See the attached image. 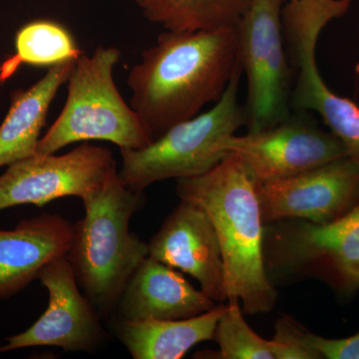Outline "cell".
Instances as JSON below:
<instances>
[{
    "label": "cell",
    "instance_id": "12",
    "mask_svg": "<svg viewBox=\"0 0 359 359\" xmlns=\"http://www.w3.org/2000/svg\"><path fill=\"white\" fill-rule=\"evenodd\" d=\"M37 280L48 292V308L32 327L8 337L0 354L28 347L92 351L100 346L105 339L100 314L80 289L67 257L45 266Z\"/></svg>",
    "mask_w": 359,
    "mask_h": 359
},
{
    "label": "cell",
    "instance_id": "14",
    "mask_svg": "<svg viewBox=\"0 0 359 359\" xmlns=\"http://www.w3.org/2000/svg\"><path fill=\"white\" fill-rule=\"evenodd\" d=\"M73 226L60 215L43 214L23 219L13 230H0V302L25 290L45 266L67 255Z\"/></svg>",
    "mask_w": 359,
    "mask_h": 359
},
{
    "label": "cell",
    "instance_id": "13",
    "mask_svg": "<svg viewBox=\"0 0 359 359\" xmlns=\"http://www.w3.org/2000/svg\"><path fill=\"white\" fill-rule=\"evenodd\" d=\"M148 257L195 278L212 301H228L216 231L200 207L182 201L148 244Z\"/></svg>",
    "mask_w": 359,
    "mask_h": 359
},
{
    "label": "cell",
    "instance_id": "3",
    "mask_svg": "<svg viewBox=\"0 0 359 359\" xmlns=\"http://www.w3.org/2000/svg\"><path fill=\"white\" fill-rule=\"evenodd\" d=\"M143 198V193L127 188L116 171L83 201L84 217L73 226L66 257L80 289L100 316L114 311L130 278L148 257V244L129 230Z\"/></svg>",
    "mask_w": 359,
    "mask_h": 359
},
{
    "label": "cell",
    "instance_id": "17",
    "mask_svg": "<svg viewBox=\"0 0 359 359\" xmlns=\"http://www.w3.org/2000/svg\"><path fill=\"white\" fill-rule=\"evenodd\" d=\"M226 306L184 320H125L117 318L115 334L134 359H179L200 342L214 339Z\"/></svg>",
    "mask_w": 359,
    "mask_h": 359
},
{
    "label": "cell",
    "instance_id": "9",
    "mask_svg": "<svg viewBox=\"0 0 359 359\" xmlns=\"http://www.w3.org/2000/svg\"><path fill=\"white\" fill-rule=\"evenodd\" d=\"M117 171L109 149L83 144L63 155L35 154L13 163L0 176V211L46 205L59 198L83 201Z\"/></svg>",
    "mask_w": 359,
    "mask_h": 359
},
{
    "label": "cell",
    "instance_id": "2",
    "mask_svg": "<svg viewBox=\"0 0 359 359\" xmlns=\"http://www.w3.org/2000/svg\"><path fill=\"white\" fill-rule=\"evenodd\" d=\"M181 201L200 207L211 219L223 257L229 299L249 316L271 311L276 290L264 257V223L252 180L240 156L229 153L207 173L177 181Z\"/></svg>",
    "mask_w": 359,
    "mask_h": 359
},
{
    "label": "cell",
    "instance_id": "20",
    "mask_svg": "<svg viewBox=\"0 0 359 359\" xmlns=\"http://www.w3.org/2000/svg\"><path fill=\"white\" fill-rule=\"evenodd\" d=\"M212 339L216 340L219 349L216 353H207L205 358L278 359L276 342L263 339L248 325L237 299H229Z\"/></svg>",
    "mask_w": 359,
    "mask_h": 359
},
{
    "label": "cell",
    "instance_id": "15",
    "mask_svg": "<svg viewBox=\"0 0 359 359\" xmlns=\"http://www.w3.org/2000/svg\"><path fill=\"white\" fill-rule=\"evenodd\" d=\"M215 306L175 269L148 257L130 278L115 309L125 320H184Z\"/></svg>",
    "mask_w": 359,
    "mask_h": 359
},
{
    "label": "cell",
    "instance_id": "22",
    "mask_svg": "<svg viewBox=\"0 0 359 359\" xmlns=\"http://www.w3.org/2000/svg\"><path fill=\"white\" fill-rule=\"evenodd\" d=\"M301 340L321 358L359 359V332L346 339H330L311 334L302 327Z\"/></svg>",
    "mask_w": 359,
    "mask_h": 359
},
{
    "label": "cell",
    "instance_id": "8",
    "mask_svg": "<svg viewBox=\"0 0 359 359\" xmlns=\"http://www.w3.org/2000/svg\"><path fill=\"white\" fill-rule=\"evenodd\" d=\"M285 0H252L237 25L238 61L247 76L245 125L271 128L290 117V68L282 11Z\"/></svg>",
    "mask_w": 359,
    "mask_h": 359
},
{
    "label": "cell",
    "instance_id": "5",
    "mask_svg": "<svg viewBox=\"0 0 359 359\" xmlns=\"http://www.w3.org/2000/svg\"><path fill=\"white\" fill-rule=\"evenodd\" d=\"M242 74L240 65L211 109L174 125L146 147L121 149L122 183L143 193L157 182L200 176L216 167L229 154L226 140L245 124L238 99Z\"/></svg>",
    "mask_w": 359,
    "mask_h": 359
},
{
    "label": "cell",
    "instance_id": "21",
    "mask_svg": "<svg viewBox=\"0 0 359 359\" xmlns=\"http://www.w3.org/2000/svg\"><path fill=\"white\" fill-rule=\"evenodd\" d=\"M302 325L289 316L276 321L273 341L278 344V359H320V355L302 344Z\"/></svg>",
    "mask_w": 359,
    "mask_h": 359
},
{
    "label": "cell",
    "instance_id": "7",
    "mask_svg": "<svg viewBox=\"0 0 359 359\" xmlns=\"http://www.w3.org/2000/svg\"><path fill=\"white\" fill-rule=\"evenodd\" d=\"M353 0H289L283 4V36L292 66L297 71L290 106L297 112H313L344 143L347 156L359 162V106L334 93L316 66V49L321 32L342 18Z\"/></svg>",
    "mask_w": 359,
    "mask_h": 359
},
{
    "label": "cell",
    "instance_id": "18",
    "mask_svg": "<svg viewBox=\"0 0 359 359\" xmlns=\"http://www.w3.org/2000/svg\"><path fill=\"white\" fill-rule=\"evenodd\" d=\"M252 0H136L151 22L170 32L237 27Z\"/></svg>",
    "mask_w": 359,
    "mask_h": 359
},
{
    "label": "cell",
    "instance_id": "10",
    "mask_svg": "<svg viewBox=\"0 0 359 359\" xmlns=\"http://www.w3.org/2000/svg\"><path fill=\"white\" fill-rule=\"evenodd\" d=\"M299 113L271 128L226 140V152L240 156L255 185L292 178L346 157L344 143L330 130Z\"/></svg>",
    "mask_w": 359,
    "mask_h": 359
},
{
    "label": "cell",
    "instance_id": "4",
    "mask_svg": "<svg viewBox=\"0 0 359 359\" xmlns=\"http://www.w3.org/2000/svg\"><path fill=\"white\" fill-rule=\"evenodd\" d=\"M117 47L100 46L77 59L67 80V99L57 119L41 137L36 154H55L70 144L107 141L121 149L138 150L153 141L140 117L117 89Z\"/></svg>",
    "mask_w": 359,
    "mask_h": 359
},
{
    "label": "cell",
    "instance_id": "1",
    "mask_svg": "<svg viewBox=\"0 0 359 359\" xmlns=\"http://www.w3.org/2000/svg\"><path fill=\"white\" fill-rule=\"evenodd\" d=\"M238 66L237 28L167 30L130 70V106L154 140L216 103Z\"/></svg>",
    "mask_w": 359,
    "mask_h": 359
},
{
    "label": "cell",
    "instance_id": "11",
    "mask_svg": "<svg viewBox=\"0 0 359 359\" xmlns=\"http://www.w3.org/2000/svg\"><path fill=\"white\" fill-rule=\"evenodd\" d=\"M264 224L287 219L325 224L359 202V162L340 158L292 178L256 185Z\"/></svg>",
    "mask_w": 359,
    "mask_h": 359
},
{
    "label": "cell",
    "instance_id": "19",
    "mask_svg": "<svg viewBox=\"0 0 359 359\" xmlns=\"http://www.w3.org/2000/svg\"><path fill=\"white\" fill-rule=\"evenodd\" d=\"M15 54L0 67V83L8 79L20 65L51 67L82 55L72 33L57 21L33 20L15 35Z\"/></svg>",
    "mask_w": 359,
    "mask_h": 359
},
{
    "label": "cell",
    "instance_id": "16",
    "mask_svg": "<svg viewBox=\"0 0 359 359\" xmlns=\"http://www.w3.org/2000/svg\"><path fill=\"white\" fill-rule=\"evenodd\" d=\"M76 61L51 66L32 87L11 94V107L0 125V168L36 154L51 104L61 86L67 83Z\"/></svg>",
    "mask_w": 359,
    "mask_h": 359
},
{
    "label": "cell",
    "instance_id": "6",
    "mask_svg": "<svg viewBox=\"0 0 359 359\" xmlns=\"http://www.w3.org/2000/svg\"><path fill=\"white\" fill-rule=\"evenodd\" d=\"M264 229L266 271L318 278L341 297L359 290V202L325 224L287 219Z\"/></svg>",
    "mask_w": 359,
    "mask_h": 359
}]
</instances>
